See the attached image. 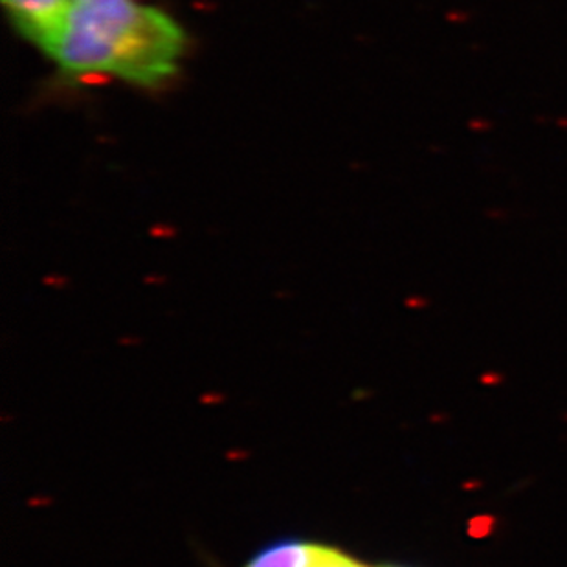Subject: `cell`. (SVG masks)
Segmentation results:
<instances>
[{"instance_id": "3", "label": "cell", "mask_w": 567, "mask_h": 567, "mask_svg": "<svg viewBox=\"0 0 567 567\" xmlns=\"http://www.w3.org/2000/svg\"><path fill=\"white\" fill-rule=\"evenodd\" d=\"M315 553V544L306 542H276L272 546L257 553L245 567H309Z\"/></svg>"}, {"instance_id": "2", "label": "cell", "mask_w": 567, "mask_h": 567, "mask_svg": "<svg viewBox=\"0 0 567 567\" xmlns=\"http://www.w3.org/2000/svg\"><path fill=\"white\" fill-rule=\"evenodd\" d=\"M16 27L24 38L39 44L49 54L60 38L66 17L70 0H4Z\"/></svg>"}, {"instance_id": "1", "label": "cell", "mask_w": 567, "mask_h": 567, "mask_svg": "<svg viewBox=\"0 0 567 567\" xmlns=\"http://www.w3.org/2000/svg\"><path fill=\"white\" fill-rule=\"evenodd\" d=\"M186 33L164 11L136 0H81L70 6L50 50L78 78L116 75L134 85H161L177 74Z\"/></svg>"}, {"instance_id": "4", "label": "cell", "mask_w": 567, "mask_h": 567, "mask_svg": "<svg viewBox=\"0 0 567 567\" xmlns=\"http://www.w3.org/2000/svg\"><path fill=\"white\" fill-rule=\"evenodd\" d=\"M309 567H368L360 564L359 560L343 555V553L332 549V547L318 546L315 544V553Z\"/></svg>"}, {"instance_id": "5", "label": "cell", "mask_w": 567, "mask_h": 567, "mask_svg": "<svg viewBox=\"0 0 567 567\" xmlns=\"http://www.w3.org/2000/svg\"><path fill=\"white\" fill-rule=\"evenodd\" d=\"M70 2H72V4H75V2H81V0H70Z\"/></svg>"}]
</instances>
